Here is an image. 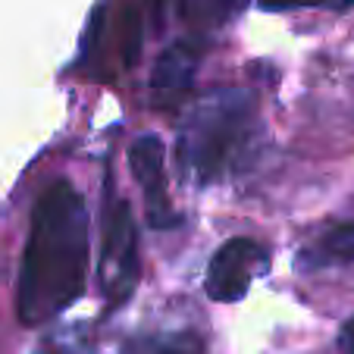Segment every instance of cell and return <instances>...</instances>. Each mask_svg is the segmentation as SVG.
Listing matches in <instances>:
<instances>
[{"mask_svg":"<svg viewBox=\"0 0 354 354\" xmlns=\"http://www.w3.org/2000/svg\"><path fill=\"white\" fill-rule=\"evenodd\" d=\"M88 207L66 179L50 182L35 201L22 254L16 314L22 326H44L85 295Z\"/></svg>","mask_w":354,"mask_h":354,"instance_id":"cell-1","label":"cell"},{"mask_svg":"<svg viewBox=\"0 0 354 354\" xmlns=\"http://www.w3.org/2000/svg\"><path fill=\"white\" fill-rule=\"evenodd\" d=\"M257 129V100L245 88L214 91L198 100L182 122L176 138L179 167L194 185H210L223 179L229 167L239 163Z\"/></svg>","mask_w":354,"mask_h":354,"instance_id":"cell-2","label":"cell"},{"mask_svg":"<svg viewBox=\"0 0 354 354\" xmlns=\"http://www.w3.org/2000/svg\"><path fill=\"white\" fill-rule=\"evenodd\" d=\"M138 276V229L132 220V207L122 198H113L104 226V251H100V288L110 310L132 298Z\"/></svg>","mask_w":354,"mask_h":354,"instance_id":"cell-3","label":"cell"},{"mask_svg":"<svg viewBox=\"0 0 354 354\" xmlns=\"http://www.w3.org/2000/svg\"><path fill=\"white\" fill-rule=\"evenodd\" d=\"M270 270V251L254 239H229L216 248V254L210 257L207 279H204V292L210 301L220 304H235L241 301L251 286Z\"/></svg>","mask_w":354,"mask_h":354,"instance_id":"cell-4","label":"cell"},{"mask_svg":"<svg viewBox=\"0 0 354 354\" xmlns=\"http://www.w3.org/2000/svg\"><path fill=\"white\" fill-rule=\"evenodd\" d=\"M129 167L138 182V188L145 192L147 201V220L154 229H169L179 223V214L169 204L167 192V169H163V145L157 135H141L129 147Z\"/></svg>","mask_w":354,"mask_h":354,"instance_id":"cell-5","label":"cell"},{"mask_svg":"<svg viewBox=\"0 0 354 354\" xmlns=\"http://www.w3.org/2000/svg\"><path fill=\"white\" fill-rule=\"evenodd\" d=\"M198 47L194 44H173L169 50H163L160 60L151 75V94L160 107L167 104H179L185 97V91L192 88L194 73H198Z\"/></svg>","mask_w":354,"mask_h":354,"instance_id":"cell-6","label":"cell"},{"mask_svg":"<svg viewBox=\"0 0 354 354\" xmlns=\"http://www.w3.org/2000/svg\"><path fill=\"white\" fill-rule=\"evenodd\" d=\"M345 263H354V220L323 229L298 251L301 270H326L345 267Z\"/></svg>","mask_w":354,"mask_h":354,"instance_id":"cell-7","label":"cell"},{"mask_svg":"<svg viewBox=\"0 0 354 354\" xmlns=\"http://www.w3.org/2000/svg\"><path fill=\"white\" fill-rule=\"evenodd\" d=\"M122 354H207V345L192 329H176V333H147L129 339L122 345Z\"/></svg>","mask_w":354,"mask_h":354,"instance_id":"cell-8","label":"cell"},{"mask_svg":"<svg viewBox=\"0 0 354 354\" xmlns=\"http://www.w3.org/2000/svg\"><path fill=\"white\" fill-rule=\"evenodd\" d=\"M248 0H188L192 16H201L204 22H223L229 16H235Z\"/></svg>","mask_w":354,"mask_h":354,"instance_id":"cell-9","label":"cell"},{"mask_svg":"<svg viewBox=\"0 0 354 354\" xmlns=\"http://www.w3.org/2000/svg\"><path fill=\"white\" fill-rule=\"evenodd\" d=\"M263 10H351L354 0H261Z\"/></svg>","mask_w":354,"mask_h":354,"instance_id":"cell-10","label":"cell"},{"mask_svg":"<svg viewBox=\"0 0 354 354\" xmlns=\"http://www.w3.org/2000/svg\"><path fill=\"white\" fill-rule=\"evenodd\" d=\"M339 351L342 354H354V317L342 326V333H339Z\"/></svg>","mask_w":354,"mask_h":354,"instance_id":"cell-11","label":"cell"},{"mask_svg":"<svg viewBox=\"0 0 354 354\" xmlns=\"http://www.w3.org/2000/svg\"><path fill=\"white\" fill-rule=\"evenodd\" d=\"M169 3H173V0H154V10H157V13H163Z\"/></svg>","mask_w":354,"mask_h":354,"instance_id":"cell-12","label":"cell"}]
</instances>
